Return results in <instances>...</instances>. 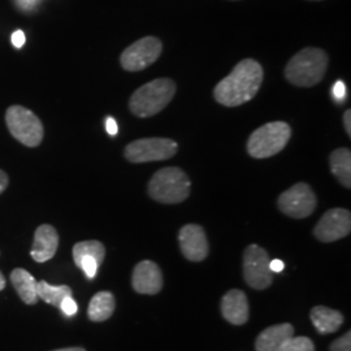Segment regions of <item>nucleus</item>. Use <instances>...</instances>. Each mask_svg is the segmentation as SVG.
Returning a JSON list of instances; mask_svg holds the SVG:
<instances>
[{
	"mask_svg": "<svg viewBox=\"0 0 351 351\" xmlns=\"http://www.w3.org/2000/svg\"><path fill=\"white\" fill-rule=\"evenodd\" d=\"M263 66L254 59L239 62L213 90L215 101L226 107H239L250 101L263 84Z\"/></svg>",
	"mask_w": 351,
	"mask_h": 351,
	"instance_id": "obj_1",
	"label": "nucleus"
},
{
	"mask_svg": "<svg viewBox=\"0 0 351 351\" xmlns=\"http://www.w3.org/2000/svg\"><path fill=\"white\" fill-rule=\"evenodd\" d=\"M328 66L326 51L306 47L295 53L285 68V78L297 88H313L322 82Z\"/></svg>",
	"mask_w": 351,
	"mask_h": 351,
	"instance_id": "obj_2",
	"label": "nucleus"
},
{
	"mask_svg": "<svg viewBox=\"0 0 351 351\" xmlns=\"http://www.w3.org/2000/svg\"><path fill=\"white\" fill-rule=\"evenodd\" d=\"M176 88L175 81L171 78H156L132 94L129 110L139 119L152 117L172 101Z\"/></svg>",
	"mask_w": 351,
	"mask_h": 351,
	"instance_id": "obj_3",
	"label": "nucleus"
},
{
	"mask_svg": "<svg viewBox=\"0 0 351 351\" xmlns=\"http://www.w3.org/2000/svg\"><path fill=\"white\" fill-rule=\"evenodd\" d=\"M190 188L191 182L182 169L167 167L151 177L147 191L154 201L163 204H176L188 198Z\"/></svg>",
	"mask_w": 351,
	"mask_h": 351,
	"instance_id": "obj_4",
	"label": "nucleus"
},
{
	"mask_svg": "<svg viewBox=\"0 0 351 351\" xmlns=\"http://www.w3.org/2000/svg\"><path fill=\"white\" fill-rule=\"evenodd\" d=\"M291 137V128L284 121H274L258 128L247 141V152L255 159H267L284 150Z\"/></svg>",
	"mask_w": 351,
	"mask_h": 351,
	"instance_id": "obj_5",
	"label": "nucleus"
},
{
	"mask_svg": "<svg viewBox=\"0 0 351 351\" xmlns=\"http://www.w3.org/2000/svg\"><path fill=\"white\" fill-rule=\"evenodd\" d=\"M7 128L13 138L26 147H37L45 137V128L36 113L23 106H11L5 112Z\"/></svg>",
	"mask_w": 351,
	"mask_h": 351,
	"instance_id": "obj_6",
	"label": "nucleus"
},
{
	"mask_svg": "<svg viewBox=\"0 0 351 351\" xmlns=\"http://www.w3.org/2000/svg\"><path fill=\"white\" fill-rule=\"evenodd\" d=\"M177 150L178 145L173 139L152 137L130 142L124 150V156L130 163H150L168 160L175 156Z\"/></svg>",
	"mask_w": 351,
	"mask_h": 351,
	"instance_id": "obj_7",
	"label": "nucleus"
},
{
	"mask_svg": "<svg viewBox=\"0 0 351 351\" xmlns=\"http://www.w3.org/2000/svg\"><path fill=\"white\" fill-rule=\"evenodd\" d=\"M163 51L162 40L156 37H143L123 51L120 64L128 72H139L155 63Z\"/></svg>",
	"mask_w": 351,
	"mask_h": 351,
	"instance_id": "obj_8",
	"label": "nucleus"
},
{
	"mask_svg": "<svg viewBox=\"0 0 351 351\" xmlns=\"http://www.w3.org/2000/svg\"><path fill=\"white\" fill-rule=\"evenodd\" d=\"M269 255L263 247L250 245L243 252V276L247 285L256 290H264L272 284V271L269 269Z\"/></svg>",
	"mask_w": 351,
	"mask_h": 351,
	"instance_id": "obj_9",
	"label": "nucleus"
},
{
	"mask_svg": "<svg viewBox=\"0 0 351 351\" xmlns=\"http://www.w3.org/2000/svg\"><path fill=\"white\" fill-rule=\"evenodd\" d=\"M280 211L293 219L308 217L316 208L314 190L306 182H298L294 186L281 193L277 199Z\"/></svg>",
	"mask_w": 351,
	"mask_h": 351,
	"instance_id": "obj_10",
	"label": "nucleus"
},
{
	"mask_svg": "<svg viewBox=\"0 0 351 351\" xmlns=\"http://www.w3.org/2000/svg\"><path fill=\"white\" fill-rule=\"evenodd\" d=\"M350 211L345 208H332L326 211L317 226H315L314 234L320 242H335L345 239L350 234Z\"/></svg>",
	"mask_w": 351,
	"mask_h": 351,
	"instance_id": "obj_11",
	"label": "nucleus"
},
{
	"mask_svg": "<svg viewBox=\"0 0 351 351\" xmlns=\"http://www.w3.org/2000/svg\"><path fill=\"white\" fill-rule=\"evenodd\" d=\"M178 242L184 256L190 262H202L208 255V241L201 226H182L178 233Z\"/></svg>",
	"mask_w": 351,
	"mask_h": 351,
	"instance_id": "obj_12",
	"label": "nucleus"
},
{
	"mask_svg": "<svg viewBox=\"0 0 351 351\" xmlns=\"http://www.w3.org/2000/svg\"><path fill=\"white\" fill-rule=\"evenodd\" d=\"M133 289L139 294H156L163 288V275L159 265L143 261L134 267L132 277Z\"/></svg>",
	"mask_w": 351,
	"mask_h": 351,
	"instance_id": "obj_13",
	"label": "nucleus"
},
{
	"mask_svg": "<svg viewBox=\"0 0 351 351\" xmlns=\"http://www.w3.org/2000/svg\"><path fill=\"white\" fill-rule=\"evenodd\" d=\"M59 247V234L58 230L50 224H42L37 228L34 233L33 249L30 256L37 263H45L52 259Z\"/></svg>",
	"mask_w": 351,
	"mask_h": 351,
	"instance_id": "obj_14",
	"label": "nucleus"
},
{
	"mask_svg": "<svg viewBox=\"0 0 351 351\" xmlns=\"http://www.w3.org/2000/svg\"><path fill=\"white\" fill-rule=\"evenodd\" d=\"M221 314L229 323L242 326L249 320V302L243 291L233 289L221 300Z\"/></svg>",
	"mask_w": 351,
	"mask_h": 351,
	"instance_id": "obj_15",
	"label": "nucleus"
},
{
	"mask_svg": "<svg viewBox=\"0 0 351 351\" xmlns=\"http://www.w3.org/2000/svg\"><path fill=\"white\" fill-rule=\"evenodd\" d=\"M293 336L294 328L289 323L269 326L258 336L255 349L256 351H278Z\"/></svg>",
	"mask_w": 351,
	"mask_h": 351,
	"instance_id": "obj_16",
	"label": "nucleus"
},
{
	"mask_svg": "<svg viewBox=\"0 0 351 351\" xmlns=\"http://www.w3.org/2000/svg\"><path fill=\"white\" fill-rule=\"evenodd\" d=\"M11 282L13 288L16 289L19 297L26 304H36L39 298L37 293V281L24 268H16L11 274Z\"/></svg>",
	"mask_w": 351,
	"mask_h": 351,
	"instance_id": "obj_17",
	"label": "nucleus"
},
{
	"mask_svg": "<svg viewBox=\"0 0 351 351\" xmlns=\"http://www.w3.org/2000/svg\"><path fill=\"white\" fill-rule=\"evenodd\" d=\"M311 322L319 333L328 335L339 330L343 323V315L337 310L317 306L311 310Z\"/></svg>",
	"mask_w": 351,
	"mask_h": 351,
	"instance_id": "obj_18",
	"label": "nucleus"
},
{
	"mask_svg": "<svg viewBox=\"0 0 351 351\" xmlns=\"http://www.w3.org/2000/svg\"><path fill=\"white\" fill-rule=\"evenodd\" d=\"M330 172L346 189L351 188V152L349 149H337L329 156Z\"/></svg>",
	"mask_w": 351,
	"mask_h": 351,
	"instance_id": "obj_19",
	"label": "nucleus"
},
{
	"mask_svg": "<svg viewBox=\"0 0 351 351\" xmlns=\"http://www.w3.org/2000/svg\"><path fill=\"white\" fill-rule=\"evenodd\" d=\"M116 302L112 293L99 291L97 293L88 304V315L91 322H104L112 316Z\"/></svg>",
	"mask_w": 351,
	"mask_h": 351,
	"instance_id": "obj_20",
	"label": "nucleus"
},
{
	"mask_svg": "<svg viewBox=\"0 0 351 351\" xmlns=\"http://www.w3.org/2000/svg\"><path fill=\"white\" fill-rule=\"evenodd\" d=\"M38 298L42 300L49 304H52L55 307L60 308L62 302L66 297H72V289L66 285H60V287H55L50 285L46 281H39L37 284Z\"/></svg>",
	"mask_w": 351,
	"mask_h": 351,
	"instance_id": "obj_21",
	"label": "nucleus"
},
{
	"mask_svg": "<svg viewBox=\"0 0 351 351\" xmlns=\"http://www.w3.org/2000/svg\"><path fill=\"white\" fill-rule=\"evenodd\" d=\"M72 254L75 264L85 256H93L98 261V263L101 264L106 256V249L99 241H82L75 243Z\"/></svg>",
	"mask_w": 351,
	"mask_h": 351,
	"instance_id": "obj_22",
	"label": "nucleus"
},
{
	"mask_svg": "<svg viewBox=\"0 0 351 351\" xmlns=\"http://www.w3.org/2000/svg\"><path fill=\"white\" fill-rule=\"evenodd\" d=\"M278 351H315L313 341L307 337H291Z\"/></svg>",
	"mask_w": 351,
	"mask_h": 351,
	"instance_id": "obj_23",
	"label": "nucleus"
},
{
	"mask_svg": "<svg viewBox=\"0 0 351 351\" xmlns=\"http://www.w3.org/2000/svg\"><path fill=\"white\" fill-rule=\"evenodd\" d=\"M78 268H81L84 271V274L88 277V278H94L98 274V268L101 264L98 263V261L93 256H85L82 258L78 263L75 264Z\"/></svg>",
	"mask_w": 351,
	"mask_h": 351,
	"instance_id": "obj_24",
	"label": "nucleus"
},
{
	"mask_svg": "<svg viewBox=\"0 0 351 351\" xmlns=\"http://www.w3.org/2000/svg\"><path fill=\"white\" fill-rule=\"evenodd\" d=\"M330 351H351V333L348 332L345 336L336 339L330 345Z\"/></svg>",
	"mask_w": 351,
	"mask_h": 351,
	"instance_id": "obj_25",
	"label": "nucleus"
},
{
	"mask_svg": "<svg viewBox=\"0 0 351 351\" xmlns=\"http://www.w3.org/2000/svg\"><path fill=\"white\" fill-rule=\"evenodd\" d=\"M60 310H62L64 315H66V316H73V315L77 314L78 307H77V303H75V300H73L72 297H66V298L62 302V304H60Z\"/></svg>",
	"mask_w": 351,
	"mask_h": 351,
	"instance_id": "obj_26",
	"label": "nucleus"
},
{
	"mask_svg": "<svg viewBox=\"0 0 351 351\" xmlns=\"http://www.w3.org/2000/svg\"><path fill=\"white\" fill-rule=\"evenodd\" d=\"M12 45L16 49H21L25 45V34L23 30H16L12 34Z\"/></svg>",
	"mask_w": 351,
	"mask_h": 351,
	"instance_id": "obj_27",
	"label": "nucleus"
},
{
	"mask_svg": "<svg viewBox=\"0 0 351 351\" xmlns=\"http://www.w3.org/2000/svg\"><path fill=\"white\" fill-rule=\"evenodd\" d=\"M348 94V90H346V85L342 82V81H337L333 86V95L337 98V99H343Z\"/></svg>",
	"mask_w": 351,
	"mask_h": 351,
	"instance_id": "obj_28",
	"label": "nucleus"
},
{
	"mask_svg": "<svg viewBox=\"0 0 351 351\" xmlns=\"http://www.w3.org/2000/svg\"><path fill=\"white\" fill-rule=\"evenodd\" d=\"M106 129H107V133L111 134V136H116L117 134L119 126H117V123L113 120L112 117H107V120H106Z\"/></svg>",
	"mask_w": 351,
	"mask_h": 351,
	"instance_id": "obj_29",
	"label": "nucleus"
},
{
	"mask_svg": "<svg viewBox=\"0 0 351 351\" xmlns=\"http://www.w3.org/2000/svg\"><path fill=\"white\" fill-rule=\"evenodd\" d=\"M8 185H10V177L3 169H0V194H3L7 190Z\"/></svg>",
	"mask_w": 351,
	"mask_h": 351,
	"instance_id": "obj_30",
	"label": "nucleus"
},
{
	"mask_svg": "<svg viewBox=\"0 0 351 351\" xmlns=\"http://www.w3.org/2000/svg\"><path fill=\"white\" fill-rule=\"evenodd\" d=\"M284 268H285V264H284L282 261H280V259H274V261L269 262V269H271L272 272L280 274V272L284 271Z\"/></svg>",
	"mask_w": 351,
	"mask_h": 351,
	"instance_id": "obj_31",
	"label": "nucleus"
},
{
	"mask_svg": "<svg viewBox=\"0 0 351 351\" xmlns=\"http://www.w3.org/2000/svg\"><path fill=\"white\" fill-rule=\"evenodd\" d=\"M343 126H345V130L348 133V136L351 137V111L348 110L346 112L343 113Z\"/></svg>",
	"mask_w": 351,
	"mask_h": 351,
	"instance_id": "obj_32",
	"label": "nucleus"
},
{
	"mask_svg": "<svg viewBox=\"0 0 351 351\" xmlns=\"http://www.w3.org/2000/svg\"><path fill=\"white\" fill-rule=\"evenodd\" d=\"M53 351H86L84 348H65V349H59Z\"/></svg>",
	"mask_w": 351,
	"mask_h": 351,
	"instance_id": "obj_33",
	"label": "nucleus"
},
{
	"mask_svg": "<svg viewBox=\"0 0 351 351\" xmlns=\"http://www.w3.org/2000/svg\"><path fill=\"white\" fill-rule=\"evenodd\" d=\"M5 278L3 276V274L0 272V290H3V289L5 288Z\"/></svg>",
	"mask_w": 351,
	"mask_h": 351,
	"instance_id": "obj_34",
	"label": "nucleus"
},
{
	"mask_svg": "<svg viewBox=\"0 0 351 351\" xmlns=\"http://www.w3.org/2000/svg\"><path fill=\"white\" fill-rule=\"evenodd\" d=\"M311 1H320V0H311Z\"/></svg>",
	"mask_w": 351,
	"mask_h": 351,
	"instance_id": "obj_35",
	"label": "nucleus"
}]
</instances>
